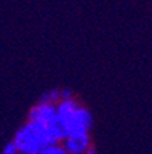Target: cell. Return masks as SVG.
<instances>
[{"instance_id":"1","label":"cell","mask_w":152,"mask_h":154,"mask_svg":"<svg viewBox=\"0 0 152 154\" xmlns=\"http://www.w3.org/2000/svg\"><path fill=\"white\" fill-rule=\"evenodd\" d=\"M56 120V106L51 103H38L29 113V121L48 125Z\"/></svg>"},{"instance_id":"2","label":"cell","mask_w":152,"mask_h":154,"mask_svg":"<svg viewBox=\"0 0 152 154\" xmlns=\"http://www.w3.org/2000/svg\"><path fill=\"white\" fill-rule=\"evenodd\" d=\"M64 150L67 154H85L91 147V138L89 134L77 135V136H69L63 140Z\"/></svg>"},{"instance_id":"3","label":"cell","mask_w":152,"mask_h":154,"mask_svg":"<svg viewBox=\"0 0 152 154\" xmlns=\"http://www.w3.org/2000/svg\"><path fill=\"white\" fill-rule=\"evenodd\" d=\"M59 100H62L59 90L48 91V92H45L44 95H41V98H40V103H51V105H54V103L59 102Z\"/></svg>"},{"instance_id":"4","label":"cell","mask_w":152,"mask_h":154,"mask_svg":"<svg viewBox=\"0 0 152 154\" xmlns=\"http://www.w3.org/2000/svg\"><path fill=\"white\" fill-rule=\"evenodd\" d=\"M38 154H67L62 144H54V146H47Z\"/></svg>"},{"instance_id":"5","label":"cell","mask_w":152,"mask_h":154,"mask_svg":"<svg viewBox=\"0 0 152 154\" xmlns=\"http://www.w3.org/2000/svg\"><path fill=\"white\" fill-rule=\"evenodd\" d=\"M3 154H19V151L15 144H14L13 142H10V143L6 144V147H4V150H3Z\"/></svg>"},{"instance_id":"6","label":"cell","mask_w":152,"mask_h":154,"mask_svg":"<svg viewBox=\"0 0 152 154\" xmlns=\"http://www.w3.org/2000/svg\"><path fill=\"white\" fill-rule=\"evenodd\" d=\"M85 154H96V151L95 150H93V149H89V150L88 151H86V153Z\"/></svg>"},{"instance_id":"7","label":"cell","mask_w":152,"mask_h":154,"mask_svg":"<svg viewBox=\"0 0 152 154\" xmlns=\"http://www.w3.org/2000/svg\"><path fill=\"white\" fill-rule=\"evenodd\" d=\"M19 154H22V153H19Z\"/></svg>"}]
</instances>
